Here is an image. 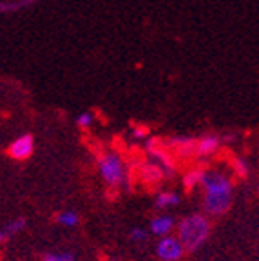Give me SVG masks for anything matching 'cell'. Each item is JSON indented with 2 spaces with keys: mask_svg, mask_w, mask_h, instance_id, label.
<instances>
[{
  "mask_svg": "<svg viewBox=\"0 0 259 261\" xmlns=\"http://www.w3.org/2000/svg\"><path fill=\"white\" fill-rule=\"evenodd\" d=\"M199 185L203 187V208L209 216H221L234 200V184L227 174L218 171H203Z\"/></svg>",
  "mask_w": 259,
  "mask_h": 261,
  "instance_id": "6da1fadb",
  "label": "cell"
},
{
  "mask_svg": "<svg viewBox=\"0 0 259 261\" xmlns=\"http://www.w3.org/2000/svg\"><path fill=\"white\" fill-rule=\"evenodd\" d=\"M211 234V221L205 214H192L185 216L178 223V240L183 249L194 252L206 241Z\"/></svg>",
  "mask_w": 259,
  "mask_h": 261,
  "instance_id": "7a4b0ae2",
  "label": "cell"
},
{
  "mask_svg": "<svg viewBox=\"0 0 259 261\" xmlns=\"http://www.w3.org/2000/svg\"><path fill=\"white\" fill-rule=\"evenodd\" d=\"M98 172L109 187H123L127 184V167L116 152H106L98 158Z\"/></svg>",
  "mask_w": 259,
  "mask_h": 261,
  "instance_id": "3957f363",
  "label": "cell"
},
{
  "mask_svg": "<svg viewBox=\"0 0 259 261\" xmlns=\"http://www.w3.org/2000/svg\"><path fill=\"white\" fill-rule=\"evenodd\" d=\"M156 254L162 261H179L185 254V249L178 238L163 236L160 238L158 245H156Z\"/></svg>",
  "mask_w": 259,
  "mask_h": 261,
  "instance_id": "277c9868",
  "label": "cell"
},
{
  "mask_svg": "<svg viewBox=\"0 0 259 261\" xmlns=\"http://www.w3.org/2000/svg\"><path fill=\"white\" fill-rule=\"evenodd\" d=\"M35 152V138L31 135H22L9 145V154L13 160H28Z\"/></svg>",
  "mask_w": 259,
  "mask_h": 261,
  "instance_id": "5b68a950",
  "label": "cell"
},
{
  "mask_svg": "<svg viewBox=\"0 0 259 261\" xmlns=\"http://www.w3.org/2000/svg\"><path fill=\"white\" fill-rule=\"evenodd\" d=\"M176 227V221L172 216H165V214H162V216H156L150 220V232L154 234V236H169L172 230H174Z\"/></svg>",
  "mask_w": 259,
  "mask_h": 261,
  "instance_id": "8992f818",
  "label": "cell"
},
{
  "mask_svg": "<svg viewBox=\"0 0 259 261\" xmlns=\"http://www.w3.org/2000/svg\"><path fill=\"white\" fill-rule=\"evenodd\" d=\"M219 145H221V140L216 135H206L201 140L194 143V149L199 156H212L214 152H218Z\"/></svg>",
  "mask_w": 259,
  "mask_h": 261,
  "instance_id": "52a82bcc",
  "label": "cell"
},
{
  "mask_svg": "<svg viewBox=\"0 0 259 261\" xmlns=\"http://www.w3.org/2000/svg\"><path fill=\"white\" fill-rule=\"evenodd\" d=\"M25 223H28L25 218H15V220L9 221L4 228H0V245L8 243L13 236H16L18 232H22V230L25 228Z\"/></svg>",
  "mask_w": 259,
  "mask_h": 261,
  "instance_id": "ba28073f",
  "label": "cell"
},
{
  "mask_svg": "<svg viewBox=\"0 0 259 261\" xmlns=\"http://www.w3.org/2000/svg\"><path fill=\"white\" fill-rule=\"evenodd\" d=\"M179 203V194L176 192H170V191H165V192H160L156 196V207L158 208H170V207H176Z\"/></svg>",
  "mask_w": 259,
  "mask_h": 261,
  "instance_id": "9c48e42d",
  "label": "cell"
},
{
  "mask_svg": "<svg viewBox=\"0 0 259 261\" xmlns=\"http://www.w3.org/2000/svg\"><path fill=\"white\" fill-rule=\"evenodd\" d=\"M57 221L64 227H76L78 221H80V216H78L74 211H64L57 216Z\"/></svg>",
  "mask_w": 259,
  "mask_h": 261,
  "instance_id": "30bf717a",
  "label": "cell"
},
{
  "mask_svg": "<svg viewBox=\"0 0 259 261\" xmlns=\"http://www.w3.org/2000/svg\"><path fill=\"white\" fill-rule=\"evenodd\" d=\"M44 261H76L73 252L64 250V252H47L44 254Z\"/></svg>",
  "mask_w": 259,
  "mask_h": 261,
  "instance_id": "8fae6325",
  "label": "cell"
},
{
  "mask_svg": "<svg viewBox=\"0 0 259 261\" xmlns=\"http://www.w3.org/2000/svg\"><path fill=\"white\" fill-rule=\"evenodd\" d=\"M234 171H236V174H238V176L245 178V176H248V172H250V165H248L243 158H236L234 160Z\"/></svg>",
  "mask_w": 259,
  "mask_h": 261,
  "instance_id": "7c38bea8",
  "label": "cell"
},
{
  "mask_svg": "<svg viewBox=\"0 0 259 261\" xmlns=\"http://www.w3.org/2000/svg\"><path fill=\"white\" fill-rule=\"evenodd\" d=\"M201 172L203 171H191V172H187V176H185V187L187 189H192V187H196V185H199V179H201Z\"/></svg>",
  "mask_w": 259,
  "mask_h": 261,
  "instance_id": "4fadbf2b",
  "label": "cell"
},
{
  "mask_svg": "<svg viewBox=\"0 0 259 261\" xmlns=\"http://www.w3.org/2000/svg\"><path fill=\"white\" fill-rule=\"evenodd\" d=\"M93 122H94V116L91 113H87V111L78 114V118H76L78 127H82V129H89V127L93 125Z\"/></svg>",
  "mask_w": 259,
  "mask_h": 261,
  "instance_id": "5bb4252c",
  "label": "cell"
},
{
  "mask_svg": "<svg viewBox=\"0 0 259 261\" xmlns=\"http://www.w3.org/2000/svg\"><path fill=\"white\" fill-rule=\"evenodd\" d=\"M129 238H131L133 241H136V243H143V241H145L147 238H149V232H147L145 228L136 227V228H133V230H131Z\"/></svg>",
  "mask_w": 259,
  "mask_h": 261,
  "instance_id": "9a60e30c",
  "label": "cell"
},
{
  "mask_svg": "<svg viewBox=\"0 0 259 261\" xmlns=\"http://www.w3.org/2000/svg\"><path fill=\"white\" fill-rule=\"evenodd\" d=\"M145 178L147 179H160L162 178V172H160L158 167H145Z\"/></svg>",
  "mask_w": 259,
  "mask_h": 261,
  "instance_id": "2e32d148",
  "label": "cell"
},
{
  "mask_svg": "<svg viewBox=\"0 0 259 261\" xmlns=\"http://www.w3.org/2000/svg\"><path fill=\"white\" fill-rule=\"evenodd\" d=\"M133 135L136 136V138H145L147 135H149V129H145V127H136V129L133 130Z\"/></svg>",
  "mask_w": 259,
  "mask_h": 261,
  "instance_id": "e0dca14e",
  "label": "cell"
}]
</instances>
